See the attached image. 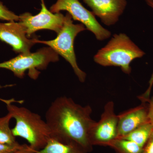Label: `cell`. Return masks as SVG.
Masks as SVG:
<instances>
[{
	"label": "cell",
	"mask_w": 153,
	"mask_h": 153,
	"mask_svg": "<svg viewBox=\"0 0 153 153\" xmlns=\"http://www.w3.org/2000/svg\"><path fill=\"white\" fill-rule=\"evenodd\" d=\"M13 102L10 100L6 104L8 113L16 120V125L12 129L14 136L26 140L29 146L36 150L43 149L51 138L46 121L40 115L26 108L12 104Z\"/></svg>",
	"instance_id": "obj_2"
},
{
	"label": "cell",
	"mask_w": 153,
	"mask_h": 153,
	"mask_svg": "<svg viewBox=\"0 0 153 153\" xmlns=\"http://www.w3.org/2000/svg\"><path fill=\"white\" fill-rule=\"evenodd\" d=\"M148 118L149 122L153 126V97L148 101Z\"/></svg>",
	"instance_id": "obj_21"
},
{
	"label": "cell",
	"mask_w": 153,
	"mask_h": 153,
	"mask_svg": "<svg viewBox=\"0 0 153 153\" xmlns=\"http://www.w3.org/2000/svg\"><path fill=\"white\" fill-rule=\"evenodd\" d=\"M148 102H142L138 106L117 115V138L125 136L138 127L149 122L148 118Z\"/></svg>",
	"instance_id": "obj_11"
},
{
	"label": "cell",
	"mask_w": 153,
	"mask_h": 153,
	"mask_svg": "<svg viewBox=\"0 0 153 153\" xmlns=\"http://www.w3.org/2000/svg\"><path fill=\"white\" fill-rule=\"evenodd\" d=\"M82 24H73L72 17L68 13L64 17L63 27L57 34V38L51 41H39L36 39V43L47 45L58 55H61L70 63L74 73L81 82H85L86 74L79 68L76 63L74 49V39L76 36L87 30Z\"/></svg>",
	"instance_id": "obj_4"
},
{
	"label": "cell",
	"mask_w": 153,
	"mask_h": 153,
	"mask_svg": "<svg viewBox=\"0 0 153 153\" xmlns=\"http://www.w3.org/2000/svg\"><path fill=\"white\" fill-rule=\"evenodd\" d=\"M89 105L82 106L66 96L52 102L46 113V122L51 138L63 143L79 145L88 153L93 150L89 132L95 122Z\"/></svg>",
	"instance_id": "obj_1"
},
{
	"label": "cell",
	"mask_w": 153,
	"mask_h": 153,
	"mask_svg": "<svg viewBox=\"0 0 153 153\" xmlns=\"http://www.w3.org/2000/svg\"><path fill=\"white\" fill-rule=\"evenodd\" d=\"M37 151L29 145L24 144L20 149L13 153H37Z\"/></svg>",
	"instance_id": "obj_20"
},
{
	"label": "cell",
	"mask_w": 153,
	"mask_h": 153,
	"mask_svg": "<svg viewBox=\"0 0 153 153\" xmlns=\"http://www.w3.org/2000/svg\"><path fill=\"white\" fill-rule=\"evenodd\" d=\"M13 118L11 114L0 117V143L4 144L16 145L19 144L10 128V123Z\"/></svg>",
	"instance_id": "obj_15"
},
{
	"label": "cell",
	"mask_w": 153,
	"mask_h": 153,
	"mask_svg": "<svg viewBox=\"0 0 153 153\" xmlns=\"http://www.w3.org/2000/svg\"><path fill=\"white\" fill-rule=\"evenodd\" d=\"M40 13L33 16L25 13L19 16V22L25 28L27 38L38 30L47 29L55 31L58 34L63 27L65 16L60 13H54L47 9L44 0H41Z\"/></svg>",
	"instance_id": "obj_7"
},
{
	"label": "cell",
	"mask_w": 153,
	"mask_h": 153,
	"mask_svg": "<svg viewBox=\"0 0 153 153\" xmlns=\"http://www.w3.org/2000/svg\"><path fill=\"white\" fill-rule=\"evenodd\" d=\"M153 133V126L150 122L138 127L125 136L120 138L131 141L143 148Z\"/></svg>",
	"instance_id": "obj_13"
},
{
	"label": "cell",
	"mask_w": 153,
	"mask_h": 153,
	"mask_svg": "<svg viewBox=\"0 0 153 153\" xmlns=\"http://www.w3.org/2000/svg\"><path fill=\"white\" fill-rule=\"evenodd\" d=\"M146 53L124 33L114 34L94 57V62L103 66H117L126 74L131 71V63Z\"/></svg>",
	"instance_id": "obj_3"
},
{
	"label": "cell",
	"mask_w": 153,
	"mask_h": 153,
	"mask_svg": "<svg viewBox=\"0 0 153 153\" xmlns=\"http://www.w3.org/2000/svg\"><path fill=\"white\" fill-rule=\"evenodd\" d=\"M19 16L10 10L0 1V20L9 22L19 21Z\"/></svg>",
	"instance_id": "obj_16"
},
{
	"label": "cell",
	"mask_w": 153,
	"mask_h": 153,
	"mask_svg": "<svg viewBox=\"0 0 153 153\" xmlns=\"http://www.w3.org/2000/svg\"><path fill=\"white\" fill-rule=\"evenodd\" d=\"M59 60L58 55L50 47L39 49L34 53H22L11 60L0 63V68L12 71L15 76L22 78L28 70L30 77L35 79L40 72L38 70L45 69L51 62Z\"/></svg>",
	"instance_id": "obj_5"
},
{
	"label": "cell",
	"mask_w": 153,
	"mask_h": 153,
	"mask_svg": "<svg viewBox=\"0 0 153 153\" xmlns=\"http://www.w3.org/2000/svg\"><path fill=\"white\" fill-rule=\"evenodd\" d=\"M54 13L66 11L72 19L79 21L94 34L98 41H103L111 36V33L100 25L92 12L82 5L79 0H57L50 8Z\"/></svg>",
	"instance_id": "obj_6"
},
{
	"label": "cell",
	"mask_w": 153,
	"mask_h": 153,
	"mask_svg": "<svg viewBox=\"0 0 153 153\" xmlns=\"http://www.w3.org/2000/svg\"><path fill=\"white\" fill-rule=\"evenodd\" d=\"M37 153H88L81 146L73 143H63L54 139H49L43 149Z\"/></svg>",
	"instance_id": "obj_12"
},
{
	"label": "cell",
	"mask_w": 153,
	"mask_h": 153,
	"mask_svg": "<svg viewBox=\"0 0 153 153\" xmlns=\"http://www.w3.org/2000/svg\"><path fill=\"white\" fill-rule=\"evenodd\" d=\"M36 39L27 38L25 28L20 22L0 23V40L9 44L17 53H30Z\"/></svg>",
	"instance_id": "obj_9"
},
{
	"label": "cell",
	"mask_w": 153,
	"mask_h": 153,
	"mask_svg": "<svg viewBox=\"0 0 153 153\" xmlns=\"http://www.w3.org/2000/svg\"><path fill=\"white\" fill-rule=\"evenodd\" d=\"M114 103L107 102L100 120L95 122L89 132V140L92 146H107L108 144L117 138L118 117L114 112Z\"/></svg>",
	"instance_id": "obj_8"
},
{
	"label": "cell",
	"mask_w": 153,
	"mask_h": 153,
	"mask_svg": "<svg viewBox=\"0 0 153 153\" xmlns=\"http://www.w3.org/2000/svg\"></svg>",
	"instance_id": "obj_22"
},
{
	"label": "cell",
	"mask_w": 153,
	"mask_h": 153,
	"mask_svg": "<svg viewBox=\"0 0 153 153\" xmlns=\"http://www.w3.org/2000/svg\"><path fill=\"white\" fill-rule=\"evenodd\" d=\"M142 153H153V133L143 148Z\"/></svg>",
	"instance_id": "obj_19"
},
{
	"label": "cell",
	"mask_w": 153,
	"mask_h": 153,
	"mask_svg": "<svg viewBox=\"0 0 153 153\" xmlns=\"http://www.w3.org/2000/svg\"><path fill=\"white\" fill-rule=\"evenodd\" d=\"M107 146L113 149L115 153H142L143 147L131 141L116 138L108 144Z\"/></svg>",
	"instance_id": "obj_14"
},
{
	"label": "cell",
	"mask_w": 153,
	"mask_h": 153,
	"mask_svg": "<svg viewBox=\"0 0 153 153\" xmlns=\"http://www.w3.org/2000/svg\"><path fill=\"white\" fill-rule=\"evenodd\" d=\"M104 25H115L125 10L126 0H82Z\"/></svg>",
	"instance_id": "obj_10"
},
{
	"label": "cell",
	"mask_w": 153,
	"mask_h": 153,
	"mask_svg": "<svg viewBox=\"0 0 153 153\" xmlns=\"http://www.w3.org/2000/svg\"><path fill=\"white\" fill-rule=\"evenodd\" d=\"M23 146L20 144L16 145L4 144L0 143V153H13Z\"/></svg>",
	"instance_id": "obj_18"
},
{
	"label": "cell",
	"mask_w": 153,
	"mask_h": 153,
	"mask_svg": "<svg viewBox=\"0 0 153 153\" xmlns=\"http://www.w3.org/2000/svg\"><path fill=\"white\" fill-rule=\"evenodd\" d=\"M147 4L149 7H150L153 10V0H145ZM153 85V71L152 74L149 79V87L146 90L144 93L142 94V95L139 96L138 97L139 99L142 102H148V101L149 100L150 96L151 93V91H152V88Z\"/></svg>",
	"instance_id": "obj_17"
}]
</instances>
